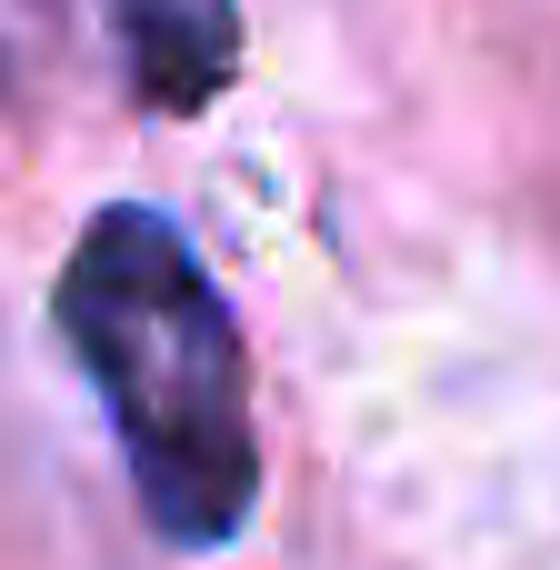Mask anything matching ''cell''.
Here are the masks:
<instances>
[{
	"label": "cell",
	"mask_w": 560,
	"mask_h": 570,
	"mask_svg": "<svg viewBox=\"0 0 560 570\" xmlns=\"http://www.w3.org/2000/svg\"><path fill=\"white\" fill-rule=\"evenodd\" d=\"M60 341L110 411L140 521L170 551H220L261 511V421L250 351L230 301L210 291L180 220L110 200L60 261Z\"/></svg>",
	"instance_id": "cell-1"
},
{
	"label": "cell",
	"mask_w": 560,
	"mask_h": 570,
	"mask_svg": "<svg viewBox=\"0 0 560 570\" xmlns=\"http://www.w3.org/2000/svg\"><path fill=\"white\" fill-rule=\"evenodd\" d=\"M130 40V80L160 110H200L230 70V0H110Z\"/></svg>",
	"instance_id": "cell-2"
}]
</instances>
